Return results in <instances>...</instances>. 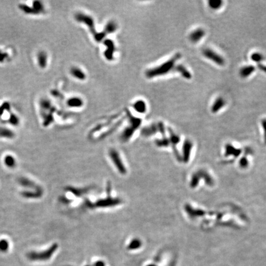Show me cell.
Wrapping results in <instances>:
<instances>
[{"label": "cell", "instance_id": "21", "mask_svg": "<svg viewBox=\"0 0 266 266\" xmlns=\"http://www.w3.org/2000/svg\"><path fill=\"white\" fill-rule=\"evenodd\" d=\"M133 107H134L135 110L136 111H137L139 113H144V112H146V110H147V107H146V104L145 103L144 101H142V100H139L136 101L134 105H133Z\"/></svg>", "mask_w": 266, "mask_h": 266}, {"label": "cell", "instance_id": "33", "mask_svg": "<svg viewBox=\"0 0 266 266\" xmlns=\"http://www.w3.org/2000/svg\"><path fill=\"white\" fill-rule=\"evenodd\" d=\"M86 266H91V265H86Z\"/></svg>", "mask_w": 266, "mask_h": 266}, {"label": "cell", "instance_id": "13", "mask_svg": "<svg viewBox=\"0 0 266 266\" xmlns=\"http://www.w3.org/2000/svg\"><path fill=\"white\" fill-rule=\"evenodd\" d=\"M70 73L72 77L78 80L83 81L86 78L85 73L78 67H72L70 68Z\"/></svg>", "mask_w": 266, "mask_h": 266}, {"label": "cell", "instance_id": "5", "mask_svg": "<svg viewBox=\"0 0 266 266\" xmlns=\"http://www.w3.org/2000/svg\"><path fill=\"white\" fill-rule=\"evenodd\" d=\"M58 248V245L57 243H54L50 248L47 249L42 252H31L28 254V258L31 260H40V261H46L48 260L51 258L53 254L56 252Z\"/></svg>", "mask_w": 266, "mask_h": 266}, {"label": "cell", "instance_id": "24", "mask_svg": "<svg viewBox=\"0 0 266 266\" xmlns=\"http://www.w3.org/2000/svg\"><path fill=\"white\" fill-rule=\"evenodd\" d=\"M223 2L221 0H210L208 2V5L212 9L216 10L221 8L222 6Z\"/></svg>", "mask_w": 266, "mask_h": 266}, {"label": "cell", "instance_id": "32", "mask_svg": "<svg viewBox=\"0 0 266 266\" xmlns=\"http://www.w3.org/2000/svg\"><path fill=\"white\" fill-rule=\"evenodd\" d=\"M147 266H156V265H155V264H149V265H148Z\"/></svg>", "mask_w": 266, "mask_h": 266}, {"label": "cell", "instance_id": "12", "mask_svg": "<svg viewBox=\"0 0 266 266\" xmlns=\"http://www.w3.org/2000/svg\"><path fill=\"white\" fill-rule=\"evenodd\" d=\"M205 35V31L201 28H198L190 33L189 39L192 43H197L200 41Z\"/></svg>", "mask_w": 266, "mask_h": 266}, {"label": "cell", "instance_id": "30", "mask_svg": "<svg viewBox=\"0 0 266 266\" xmlns=\"http://www.w3.org/2000/svg\"><path fill=\"white\" fill-rule=\"evenodd\" d=\"M94 266H105V264L102 261H98L94 263Z\"/></svg>", "mask_w": 266, "mask_h": 266}, {"label": "cell", "instance_id": "11", "mask_svg": "<svg viewBox=\"0 0 266 266\" xmlns=\"http://www.w3.org/2000/svg\"><path fill=\"white\" fill-rule=\"evenodd\" d=\"M18 183L21 186L23 187L24 188L29 189V190L37 189L41 187L40 186H38L37 184H35L31 179L25 177H20L18 180Z\"/></svg>", "mask_w": 266, "mask_h": 266}, {"label": "cell", "instance_id": "3", "mask_svg": "<svg viewBox=\"0 0 266 266\" xmlns=\"http://www.w3.org/2000/svg\"><path fill=\"white\" fill-rule=\"evenodd\" d=\"M108 156L117 171L121 174L125 176L128 173V170L125 166L122 155L119 152L114 149H112L108 152Z\"/></svg>", "mask_w": 266, "mask_h": 266}, {"label": "cell", "instance_id": "4", "mask_svg": "<svg viewBox=\"0 0 266 266\" xmlns=\"http://www.w3.org/2000/svg\"><path fill=\"white\" fill-rule=\"evenodd\" d=\"M128 115L129 119V125L124 129L121 135V139L123 141H128L141 124V119L139 118L133 116L129 112H128Z\"/></svg>", "mask_w": 266, "mask_h": 266}, {"label": "cell", "instance_id": "7", "mask_svg": "<svg viewBox=\"0 0 266 266\" xmlns=\"http://www.w3.org/2000/svg\"><path fill=\"white\" fill-rule=\"evenodd\" d=\"M203 55L218 65L222 66L225 64V60L221 56L209 48L203 51Z\"/></svg>", "mask_w": 266, "mask_h": 266}, {"label": "cell", "instance_id": "15", "mask_svg": "<svg viewBox=\"0 0 266 266\" xmlns=\"http://www.w3.org/2000/svg\"><path fill=\"white\" fill-rule=\"evenodd\" d=\"M255 70H256L255 67L252 65L244 66L242 68H241L239 71L240 76L243 78H247L249 77L253 72L255 71Z\"/></svg>", "mask_w": 266, "mask_h": 266}, {"label": "cell", "instance_id": "6", "mask_svg": "<svg viewBox=\"0 0 266 266\" xmlns=\"http://www.w3.org/2000/svg\"><path fill=\"white\" fill-rule=\"evenodd\" d=\"M75 19L77 22L80 23H83L84 24H85L86 26H88L90 30V32L93 35L94 37L98 34V32H97L95 31L94 21V19L92 18V17L84 13L78 12V13L75 14Z\"/></svg>", "mask_w": 266, "mask_h": 266}, {"label": "cell", "instance_id": "29", "mask_svg": "<svg viewBox=\"0 0 266 266\" xmlns=\"http://www.w3.org/2000/svg\"><path fill=\"white\" fill-rule=\"evenodd\" d=\"M258 68L260 70L262 71L263 72H264V73L266 74V65H263V64H262L261 63V64H258Z\"/></svg>", "mask_w": 266, "mask_h": 266}, {"label": "cell", "instance_id": "27", "mask_svg": "<svg viewBox=\"0 0 266 266\" xmlns=\"http://www.w3.org/2000/svg\"><path fill=\"white\" fill-rule=\"evenodd\" d=\"M9 244L8 241L6 239L0 240V251L6 252L8 249Z\"/></svg>", "mask_w": 266, "mask_h": 266}, {"label": "cell", "instance_id": "16", "mask_svg": "<svg viewBox=\"0 0 266 266\" xmlns=\"http://www.w3.org/2000/svg\"><path fill=\"white\" fill-rule=\"evenodd\" d=\"M225 100L222 98H221V97H219V98H217L215 100L213 105L211 106V112L213 113L218 112L225 106Z\"/></svg>", "mask_w": 266, "mask_h": 266}, {"label": "cell", "instance_id": "17", "mask_svg": "<svg viewBox=\"0 0 266 266\" xmlns=\"http://www.w3.org/2000/svg\"><path fill=\"white\" fill-rule=\"evenodd\" d=\"M14 132L6 127L0 126V138L11 139L15 137Z\"/></svg>", "mask_w": 266, "mask_h": 266}, {"label": "cell", "instance_id": "31", "mask_svg": "<svg viewBox=\"0 0 266 266\" xmlns=\"http://www.w3.org/2000/svg\"><path fill=\"white\" fill-rule=\"evenodd\" d=\"M262 125L264 128V132H265V136L266 137V118H264L262 120Z\"/></svg>", "mask_w": 266, "mask_h": 266}, {"label": "cell", "instance_id": "26", "mask_svg": "<svg viewBox=\"0 0 266 266\" xmlns=\"http://www.w3.org/2000/svg\"><path fill=\"white\" fill-rule=\"evenodd\" d=\"M8 122L9 124L13 125V126H17L19 123V117L13 113H11L9 115V118L8 119Z\"/></svg>", "mask_w": 266, "mask_h": 266}, {"label": "cell", "instance_id": "18", "mask_svg": "<svg viewBox=\"0 0 266 266\" xmlns=\"http://www.w3.org/2000/svg\"><path fill=\"white\" fill-rule=\"evenodd\" d=\"M142 245V241L139 238H132L127 246V249L129 251L136 250L141 248Z\"/></svg>", "mask_w": 266, "mask_h": 266}, {"label": "cell", "instance_id": "19", "mask_svg": "<svg viewBox=\"0 0 266 266\" xmlns=\"http://www.w3.org/2000/svg\"><path fill=\"white\" fill-rule=\"evenodd\" d=\"M174 70L176 71H178L179 73L180 74V75L186 79L190 80L192 78V75L190 74V72L184 65H178L177 66L175 67Z\"/></svg>", "mask_w": 266, "mask_h": 266}, {"label": "cell", "instance_id": "22", "mask_svg": "<svg viewBox=\"0 0 266 266\" xmlns=\"http://www.w3.org/2000/svg\"><path fill=\"white\" fill-rule=\"evenodd\" d=\"M4 163L9 168H14L16 165V160L13 156L7 155L4 159Z\"/></svg>", "mask_w": 266, "mask_h": 266}, {"label": "cell", "instance_id": "1", "mask_svg": "<svg viewBox=\"0 0 266 266\" xmlns=\"http://www.w3.org/2000/svg\"><path fill=\"white\" fill-rule=\"evenodd\" d=\"M180 57L181 54L180 53L176 54L172 58L160 65L147 70L146 72V76L148 78H152L156 77H160L168 74L173 70H174L176 67L175 64Z\"/></svg>", "mask_w": 266, "mask_h": 266}, {"label": "cell", "instance_id": "10", "mask_svg": "<svg viewBox=\"0 0 266 266\" xmlns=\"http://www.w3.org/2000/svg\"><path fill=\"white\" fill-rule=\"evenodd\" d=\"M104 44L107 46V50L104 52V56L107 60L111 61L113 59L115 52V45L113 41L108 39L104 41Z\"/></svg>", "mask_w": 266, "mask_h": 266}, {"label": "cell", "instance_id": "28", "mask_svg": "<svg viewBox=\"0 0 266 266\" xmlns=\"http://www.w3.org/2000/svg\"><path fill=\"white\" fill-rule=\"evenodd\" d=\"M105 35H106V33L104 32H98V34H97L94 37L95 40L97 42H101L104 39V38L105 37Z\"/></svg>", "mask_w": 266, "mask_h": 266}, {"label": "cell", "instance_id": "2", "mask_svg": "<svg viewBox=\"0 0 266 266\" xmlns=\"http://www.w3.org/2000/svg\"><path fill=\"white\" fill-rule=\"evenodd\" d=\"M40 109L43 118V125L46 127L52 124L54 121L53 114L55 108L51 102L47 99H43L40 101Z\"/></svg>", "mask_w": 266, "mask_h": 266}, {"label": "cell", "instance_id": "23", "mask_svg": "<svg viewBox=\"0 0 266 266\" xmlns=\"http://www.w3.org/2000/svg\"><path fill=\"white\" fill-rule=\"evenodd\" d=\"M118 28L117 24L114 21L108 22L105 27L104 32L107 33H112L115 32Z\"/></svg>", "mask_w": 266, "mask_h": 266}, {"label": "cell", "instance_id": "9", "mask_svg": "<svg viewBox=\"0 0 266 266\" xmlns=\"http://www.w3.org/2000/svg\"><path fill=\"white\" fill-rule=\"evenodd\" d=\"M37 62L38 66L41 69H45L49 62V56L45 51H40L37 55Z\"/></svg>", "mask_w": 266, "mask_h": 266}, {"label": "cell", "instance_id": "20", "mask_svg": "<svg viewBox=\"0 0 266 266\" xmlns=\"http://www.w3.org/2000/svg\"><path fill=\"white\" fill-rule=\"evenodd\" d=\"M158 129V125H152L149 126L144 128L142 131V134L146 136H150L155 134Z\"/></svg>", "mask_w": 266, "mask_h": 266}, {"label": "cell", "instance_id": "25", "mask_svg": "<svg viewBox=\"0 0 266 266\" xmlns=\"http://www.w3.org/2000/svg\"><path fill=\"white\" fill-rule=\"evenodd\" d=\"M251 59L252 60L253 62H255L256 63L258 64H261V62L262 61H263L264 59V56L258 52H255L253 53L251 55Z\"/></svg>", "mask_w": 266, "mask_h": 266}, {"label": "cell", "instance_id": "14", "mask_svg": "<svg viewBox=\"0 0 266 266\" xmlns=\"http://www.w3.org/2000/svg\"><path fill=\"white\" fill-rule=\"evenodd\" d=\"M66 104L67 106L70 108H80L83 105L84 102L83 99H81L80 98L72 97V98L68 99Z\"/></svg>", "mask_w": 266, "mask_h": 266}, {"label": "cell", "instance_id": "8", "mask_svg": "<svg viewBox=\"0 0 266 266\" xmlns=\"http://www.w3.org/2000/svg\"><path fill=\"white\" fill-rule=\"evenodd\" d=\"M43 194V190L41 187L37 189H31L23 190L22 192L21 195L22 197L29 199H37L40 198Z\"/></svg>", "mask_w": 266, "mask_h": 266}]
</instances>
